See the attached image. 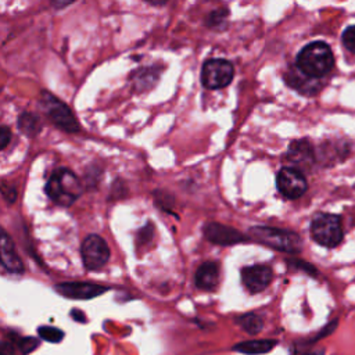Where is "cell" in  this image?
I'll use <instances>...</instances> for the list:
<instances>
[{
    "label": "cell",
    "mask_w": 355,
    "mask_h": 355,
    "mask_svg": "<svg viewBox=\"0 0 355 355\" xmlns=\"http://www.w3.org/2000/svg\"><path fill=\"white\" fill-rule=\"evenodd\" d=\"M333 65V51L324 42H312L297 55V68L311 78H320L326 75L331 71Z\"/></svg>",
    "instance_id": "1"
},
{
    "label": "cell",
    "mask_w": 355,
    "mask_h": 355,
    "mask_svg": "<svg viewBox=\"0 0 355 355\" xmlns=\"http://www.w3.org/2000/svg\"><path fill=\"white\" fill-rule=\"evenodd\" d=\"M47 196L61 207H69L82 194V184L75 173L67 168L57 169L46 184Z\"/></svg>",
    "instance_id": "2"
},
{
    "label": "cell",
    "mask_w": 355,
    "mask_h": 355,
    "mask_svg": "<svg viewBox=\"0 0 355 355\" xmlns=\"http://www.w3.org/2000/svg\"><path fill=\"white\" fill-rule=\"evenodd\" d=\"M250 236L268 247L286 252H300L302 248L301 237L290 230L270 227V226H254L250 229Z\"/></svg>",
    "instance_id": "3"
},
{
    "label": "cell",
    "mask_w": 355,
    "mask_h": 355,
    "mask_svg": "<svg viewBox=\"0 0 355 355\" xmlns=\"http://www.w3.org/2000/svg\"><path fill=\"white\" fill-rule=\"evenodd\" d=\"M311 234L319 245L334 248L343 240L340 216L334 214H318L311 223Z\"/></svg>",
    "instance_id": "4"
},
{
    "label": "cell",
    "mask_w": 355,
    "mask_h": 355,
    "mask_svg": "<svg viewBox=\"0 0 355 355\" xmlns=\"http://www.w3.org/2000/svg\"><path fill=\"white\" fill-rule=\"evenodd\" d=\"M40 105L47 114V116L51 119V122L57 125L60 129L68 133H75L79 130V123L73 116L72 111L69 110V107L51 93L46 90L42 92Z\"/></svg>",
    "instance_id": "5"
},
{
    "label": "cell",
    "mask_w": 355,
    "mask_h": 355,
    "mask_svg": "<svg viewBox=\"0 0 355 355\" xmlns=\"http://www.w3.org/2000/svg\"><path fill=\"white\" fill-rule=\"evenodd\" d=\"M234 75L233 65L227 60L212 58L201 68V82L207 89H222L230 85Z\"/></svg>",
    "instance_id": "6"
},
{
    "label": "cell",
    "mask_w": 355,
    "mask_h": 355,
    "mask_svg": "<svg viewBox=\"0 0 355 355\" xmlns=\"http://www.w3.org/2000/svg\"><path fill=\"white\" fill-rule=\"evenodd\" d=\"M82 259L89 270H96L104 266L110 258V248L98 234L87 236L82 243Z\"/></svg>",
    "instance_id": "7"
},
{
    "label": "cell",
    "mask_w": 355,
    "mask_h": 355,
    "mask_svg": "<svg viewBox=\"0 0 355 355\" xmlns=\"http://www.w3.org/2000/svg\"><path fill=\"white\" fill-rule=\"evenodd\" d=\"M276 186L286 198H298L306 191V179L304 173L293 166H284L276 176Z\"/></svg>",
    "instance_id": "8"
},
{
    "label": "cell",
    "mask_w": 355,
    "mask_h": 355,
    "mask_svg": "<svg viewBox=\"0 0 355 355\" xmlns=\"http://www.w3.org/2000/svg\"><path fill=\"white\" fill-rule=\"evenodd\" d=\"M54 290L62 297H67L71 300H90L105 293L108 287L90 283V282H64V283L55 284Z\"/></svg>",
    "instance_id": "9"
},
{
    "label": "cell",
    "mask_w": 355,
    "mask_h": 355,
    "mask_svg": "<svg viewBox=\"0 0 355 355\" xmlns=\"http://www.w3.org/2000/svg\"><path fill=\"white\" fill-rule=\"evenodd\" d=\"M272 277L273 272L266 265H251L241 269V282L252 294L263 291L272 282Z\"/></svg>",
    "instance_id": "10"
},
{
    "label": "cell",
    "mask_w": 355,
    "mask_h": 355,
    "mask_svg": "<svg viewBox=\"0 0 355 355\" xmlns=\"http://www.w3.org/2000/svg\"><path fill=\"white\" fill-rule=\"evenodd\" d=\"M286 159L297 169H311L315 164V150L306 139H298L290 143Z\"/></svg>",
    "instance_id": "11"
},
{
    "label": "cell",
    "mask_w": 355,
    "mask_h": 355,
    "mask_svg": "<svg viewBox=\"0 0 355 355\" xmlns=\"http://www.w3.org/2000/svg\"><path fill=\"white\" fill-rule=\"evenodd\" d=\"M204 236L214 244L218 245H233L241 241H245V236L241 234L239 230L230 226H225L222 223L209 222L202 229Z\"/></svg>",
    "instance_id": "12"
},
{
    "label": "cell",
    "mask_w": 355,
    "mask_h": 355,
    "mask_svg": "<svg viewBox=\"0 0 355 355\" xmlns=\"http://www.w3.org/2000/svg\"><path fill=\"white\" fill-rule=\"evenodd\" d=\"M0 263L12 273H22L24 263L15 250L10 234L0 226Z\"/></svg>",
    "instance_id": "13"
},
{
    "label": "cell",
    "mask_w": 355,
    "mask_h": 355,
    "mask_svg": "<svg viewBox=\"0 0 355 355\" xmlns=\"http://www.w3.org/2000/svg\"><path fill=\"white\" fill-rule=\"evenodd\" d=\"M194 283L201 290L214 291L219 283V263L215 261L201 263L196 270Z\"/></svg>",
    "instance_id": "14"
},
{
    "label": "cell",
    "mask_w": 355,
    "mask_h": 355,
    "mask_svg": "<svg viewBox=\"0 0 355 355\" xmlns=\"http://www.w3.org/2000/svg\"><path fill=\"white\" fill-rule=\"evenodd\" d=\"M277 343L275 340H250L239 343L233 347L234 351L247 355H259L269 352Z\"/></svg>",
    "instance_id": "15"
},
{
    "label": "cell",
    "mask_w": 355,
    "mask_h": 355,
    "mask_svg": "<svg viewBox=\"0 0 355 355\" xmlns=\"http://www.w3.org/2000/svg\"><path fill=\"white\" fill-rule=\"evenodd\" d=\"M239 324L248 333V334H257L263 327V319L257 313H244L237 319Z\"/></svg>",
    "instance_id": "16"
},
{
    "label": "cell",
    "mask_w": 355,
    "mask_h": 355,
    "mask_svg": "<svg viewBox=\"0 0 355 355\" xmlns=\"http://www.w3.org/2000/svg\"><path fill=\"white\" fill-rule=\"evenodd\" d=\"M18 128L28 136H33L40 129L39 118L32 112H24L18 118Z\"/></svg>",
    "instance_id": "17"
},
{
    "label": "cell",
    "mask_w": 355,
    "mask_h": 355,
    "mask_svg": "<svg viewBox=\"0 0 355 355\" xmlns=\"http://www.w3.org/2000/svg\"><path fill=\"white\" fill-rule=\"evenodd\" d=\"M157 79H158V72L154 68H148L137 73V76L135 78V83L137 90H147L157 82Z\"/></svg>",
    "instance_id": "18"
},
{
    "label": "cell",
    "mask_w": 355,
    "mask_h": 355,
    "mask_svg": "<svg viewBox=\"0 0 355 355\" xmlns=\"http://www.w3.org/2000/svg\"><path fill=\"white\" fill-rule=\"evenodd\" d=\"M37 334L40 338H43L49 343H60L64 338V331L57 327H51V326L39 327Z\"/></svg>",
    "instance_id": "19"
},
{
    "label": "cell",
    "mask_w": 355,
    "mask_h": 355,
    "mask_svg": "<svg viewBox=\"0 0 355 355\" xmlns=\"http://www.w3.org/2000/svg\"><path fill=\"white\" fill-rule=\"evenodd\" d=\"M227 15H229V10H226V8L214 10V11L207 17L205 24H207L209 28H219L220 25L225 24Z\"/></svg>",
    "instance_id": "20"
},
{
    "label": "cell",
    "mask_w": 355,
    "mask_h": 355,
    "mask_svg": "<svg viewBox=\"0 0 355 355\" xmlns=\"http://www.w3.org/2000/svg\"><path fill=\"white\" fill-rule=\"evenodd\" d=\"M40 344L39 338H33V337H24L21 340H18V347L19 351L22 352V355H28L31 354L35 348H37Z\"/></svg>",
    "instance_id": "21"
},
{
    "label": "cell",
    "mask_w": 355,
    "mask_h": 355,
    "mask_svg": "<svg viewBox=\"0 0 355 355\" xmlns=\"http://www.w3.org/2000/svg\"><path fill=\"white\" fill-rule=\"evenodd\" d=\"M341 40H343V44L345 46V49L355 54V25L348 26V28L343 32Z\"/></svg>",
    "instance_id": "22"
},
{
    "label": "cell",
    "mask_w": 355,
    "mask_h": 355,
    "mask_svg": "<svg viewBox=\"0 0 355 355\" xmlns=\"http://www.w3.org/2000/svg\"><path fill=\"white\" fill-rule=\"evenodd\" d=\"M0 193L3 194L4 200H6L8 204L15 202V200H17V190H15L14 187H11V186H8V184H6V183H1V184H0Z\"/></svg>",
    "instance_id": "23"
},
{
    "label": "cell",
    "mask_w": 355,
    "mask_h": 355,
    "mask_svg": "<svg viewBox=\"0 0 355 355\" xmlns=\"http://www.w3.org/2000/svg\"><path fill=\"white\" fill-rule=\"evenodd\" d=\"M288 265L295 266V268H301V269H304L306 273H309L312 276L318 275V270L311 263H308V262H304V261H300V259H288Z\"/></svg>",
    "instance_id": "24"
},
{
    "label": "cell",
    "mask_w": 355,
    "mask_h": 355,
    "mask_svg": "<svg viewBox=\"0 0 355 355\" xmlns=\"http://www.w3.org/2000/svg\"><path fill=\"white\" fill-rule=\"evenodd\" d=\"M153 233H154V227H153V225H151V223H148L147 226H144V227L139 232L137 239L140 240V243H143V241H148V240H151V239H153Z\"/></svg>",
    "instance_id": "25"
},
{
    "label": "cell",
    "mask_w": 355,
    "mask_h": 355,
    "mask_svg": "<svg viewBox=\"0 0 355 355\" xmlns=\"http://www.w3.org/2000/svg\"><path fill=\"white\" fill-rule=\"evenodd\" d=\"M11 140V132L7 126H0V150L6 148Z\"/></svg>",
    "instance_id": "26"
},
{
    "label": "cell",
    "mask_w": 355,
    "mask_h": 355,
    "mask_svg": "<svg viewBox=\"0 0 355 355\" xmlns=\"http://www.w3.org/2000/svg\"><path fill=\"white\" fill-rule=\"evenodd\" d=\"M0 355H15V347L8 341H0Z\"/></svg>",
    "instance_id": "27"
},
{
    "label": "cell",
    "mask_w": 355,
    "mask_h": 355,
    "mask_svg": "<svg viewBox=\"0 0 355 355\" xmlns=\"http://www.w3.org/2000/svg\"><path fill=\"white\" fill-rule=\"evenodd\" d=\"M71 315H72V318H73L75 320H78V322H86L85 313H83L82 311H79V309H72V311H71Z\"/></svg>",
    "instance_id": "28"
},
{
    "label": "cell",
    "mask_w": 355,
    "mask_h": 355,
    "mask_svg": "<svg viewBox=\"0 0 355 355\" xmlns=\"http://www.w3.org/2000/svg\"><path fill=\"white\" fill-rule=\"evenodd\" d=\"M51 4L55 7V8H62V7H67L68 4L73 3L75 0H50Z\"/></svg>",
    "instance_id": "29"
},
{
    "label": "cell",
    "mask_w": 355,
    "mask_h": 355,
    "mask_svg": "<svg viewBox=\"0 0 355 355\" xmlns=\"http://www.w3.org/2000/svg\"><path fill=\"white\" fill-rule=\"evenodd\" d=\"M147 3H150V4H153V6H162V4H165L168 0H146Z\"/></svg>",
    "instance_id": "30"
},
{
    "label": "cell",
    "mask_w": 355,
    "mask_h": 355,
    "mask_svg": "<svg viewBox=\"0 0 355 355\" xmlns=\"http://www.w3.org/2000/svg\"><path fill=\"white\" fill-rule=\"evenodd\" d=\"M306 355H323V351H319V352H311V354H306Z\"/></svg>",
    "instance_id": "31"
}]
</instances>
